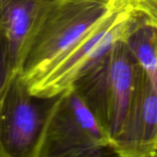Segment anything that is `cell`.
Wrapping results in <instances>:
<instances>
[{"label": "cell", "instance_id": "1", "mask_svg": "<svg viewBox=\"0 0 157 157\" xmlns=\"http://www.w3.org/2000/svg\"><path fill=\"white\" fill-rule=\"evenodd\" d=\"M143 74L124 39L117 41L74 86L112 144L124 127Z\"/></svg>", "mask_w": 157, "mask_h": 157}, {"label": "cell", "instance_id": "2", "mask_svg": "<svg viewBox=\"0 0 157 157\" xmlns=\"http://www.w3.org/2000/svg\"><path fill=\"white\" fill-rule=\"evenodd\" d=\"M120 4L110 6L97 0H61L46 16L26 52L20 70L22 79L29 86L42 77Z\"/></svg>", "mask_w": 157, "mask_h": 157}, {"label": "cell", "instance_id": "3", "mask_svg": "<svg viewBox=\"0 0 157 157\" xmlns=\"http://www.w3.org/2000/svg\"><path fill=\"white\" fill-rule=\"evenodd\" d=\"M115 155L94 113L73 87L55 97L34 157Z\"/></svg>", "mask_w": 157, "mask_h": 157}, {"label": "cell", "instance_id": "4", "mask_svg": "<svg viewBox=\"0 0 157 157\" xmlns=\"http://www.w3.org/2000/svg\"><path fill=\"white\" fill-rule=\"evenodd\" d=\"M138 11L131 2L116 6L42 77L29 86L32 95L55 98L75 82L119 40L126 39Z\"/></svg>", "mask_w": 157, "mask_h": 157}, {"label": "cell", "instance_id": "5", "mask_svg": "<svg viewBox=\"0 0 157 157\" xmlns=\"http://www.w3.org/2000/svg\"><path fill=\"white\" fill-rule=\"evenodd\" d=\"M0 155L34 157L55 98L32 95L18 75L1 89Z\"/></svg>", "mask_w": 157, "mask_h": 157}, {"label": "cell", "instance_id": "6", "mask_svg": "<svg viewBox=\"0 0 157 157\" xmlns=\"http://www.w3.org/2000/svg\"><path fill=\"white\" fill-rule=\"evenodd\" d=\"M61 0H0L1 87L20 75L26 52L52 8Z\"/></svg>", "mask_w": 157, "mask_h": 157}, {"label": "cell", "instance_id": "7", "mask_svg": "<svg viewBox=\"0 0 157 157\" xmlns=\"http://www.w3.org/2000/svg\"><path fill=\"white\" fill-rule=\"evenodd\" d=\"M125 41L157 90V28L139 12Z\"/></svg>", "mask_w": 157, "mask_h": 157}, {"label": "cell", "instance_id": "8", "mask_svg": "<svg viewBox=\"0 0 157 157\" xmlns=\"http://www.w3.org/2000/svg\"><path fill=\"white\" fill-rule=\"evenodd\" d=\"M131 5L157 28V0H131Z\"/></svg>", "mask_w": 157, "mask_h": 157}, {"label": "cell", "instance_id": "9", "mask_svg": "<svg viewBox=\"0 0 157 157\" xmlns=\"http://www.w3.org/2000/svg\"><path fill=\"white\" fill-rule=\"evenodd\" d=\"M97 1L108 4V5H110V6H114V5L120 4V3H123V2H131L130 0H97Z\"/></svg>", "mask_w": 157, "mask_h": 157}, {"label": "cell", "instance_id": "10", "mask_svg": "<svg viewBox=\"0 0 157 157\" xmlns=\"http://www.w3.org/2000/svg\"><path fill=\"white\" fill-rule=\"evenodd\" d=\"M130 1H131V0H130Z\"/></svg>", "mask_w": 157, "mask_h": 157}]
</instances>
